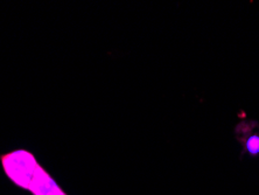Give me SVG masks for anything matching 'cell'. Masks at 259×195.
I'll use <instances>...</instances> for the list:
<instances>
[{
  "label": "cell",
  "instance_id": "cell-1",
  "mask_svg": "<svg viewBox=\"0 0 259 195\" xmlns=\"http://www.w3.org/2000/svg\"><path fill=\"white\" fill-rule=\"evenodd\" d=\"M6 177L33 195H67L32 152L15 150L0 157Z\"/></svg>",
  "mask_w": 259,
  "mask_h": 195
},
{
  "label": "cell",
  "instance_id": "cell-2",
  "mask_svg": "<svg viewBox=\"0 0 259 195\" xmlns=\"http://www.w3.org/2000/svg\"><path fill=\"white\" fill-rule=\"evenodd\" d=\"M244 146H245V151L251 157H258L259 155V135L258 133H254V135H251L247 137Z\"/></svg>",
  "mask_w": 259,
  "mask_h": 195
}]
</instances>
